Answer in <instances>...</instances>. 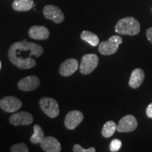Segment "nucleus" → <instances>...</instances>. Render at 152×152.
<instances>
[{
  "instance_id": "7",
  "label": "nucleus",
  "mask_w": 152,
  "mask_h": 152,
  "mask_svg": "<svg viewBox=\"0 0 152 152\" xmlns=\"http://www.w3.org/2000/svg\"><path fill=\"white\" fill-rule=\"evenodd\" d=\"M0 107L6 112L13 113L22 107V102L15 96H5L0 100Z\"/></svg>"
},
{
  "instance_id": "6",
  "label": "nucleus",
  "mask_w": 152,
  "mask_h": 152,
  "mask_svg": "<svg viewBox=\"0 0 152 152\" xmlns=\"http://www.w3.org/2000/svg\"><path fill=\"white\" fill-rule=\"evenodd\" d=\"M43 14L45 18L57 24L62 23L65 18L62 11L54 5L45 6L43 9Z\"/></svg>"
},
{
  "instance_id": "11",
  "label": "nucleus",
  "mask_w": 152,
  "mask_h": 152,
  "mask_svg": "<svg viewBox=\"0 0 152 152\" xmlns=\"http://www.w3.org/2000/svg\"><path fill=\"white\" fill-rule=\"evenodd\" d=\"M11 124L18 126V125H28L33 122V117L32 114L28 112L21 111L13 114L9 118Z\"/></svg>"
},
{
  "instance_id": "19",
  "label": "nucleus",
  "mask_w": 152,
  "mask_h": 152,
  "mask_svg": "<svg viewBox=\"0 0 152 152\" xmlns=\"http://www.w3.org/2000/svg\"><path fill=\"white\" fill-rule=\"evenodd\" d=\"M34 133L30 137V142L34 144H40L44 139V132L39 125H35L33 127Z\"/></svg>"
},
{
  "instance_id": "25",
  "label": "nucleus",
  "mask_w": 152,
  "mask_h": 152,
  "mask_svg": "<svg viewBox=\"0 0 152 152\" xmlns=\"http://www.w3.org/2000/svg\"><path fill=\"white\" fill-rule=\"evenodd\" d=\"M1 61H0V70H1Z\"/></svg>"
},
{
  "instance_id": "2",
  "label": "nucleus",
  "mask_w": 152,
  "mask_h": 152,
  "mask_svg": "<svg viewBox=\"0 0 152 152\" xmlns=\"http://www.w3.org/2000/svg\"><path fill=\"white\" fill-rule=\"evenodd\" d=\"M115 32L122 35H136L140 31V24L133 17H126L118 20L115 26Z\"/></svg>"
},
{
  "instance_id": "9",
  "label": "nucleus",
  "mask_w": 152,
  "mask_h": 152,
  "mask_svg": "<svg viewBox=\"0 0 152 152\" xmlns=\"http://www.w3.org/2000/svg\"><path fill=\"white\" fill-rule=\"evenodd\" d=\"M84 118V115L81 111L75 110L68 112L66 115L64 124L68 130H74L80 124Z\"/></svg>"
},
{
  "instance_id": "16",
  "label": "nucleus",
  "mask_w": 152,
  "mask_h": 152,
  "mask_svg": "<svg viewBox=\"0 0 152 152\" xmlns=\"http://www.w3.org/2000/svg\"><path fill=\"white\" fill-rule=\"evenodd\" d=\"M33 0H14L12 8L16 11H28L33 8Z\"/></svg>"
},
{
  "instance_id": "22",
  "label": "nucleus",
  "mask_w": 152,
  "mask_h": 152,
  "mask_svg": "<svg viewBox=\"0 0 152 152\" xmlns=\"http://www.w3.org/2000/svg\"><path fill=\"white\" fill-rule=\"evenodd\" d=\"M73 151L74 152H95L96 149L94 147H90L89 149H84L81 147L80 145L78 144H76L73 146Z\"/></svg>"
},
{
  "instance_id": "18",
  "label": "nucleus",
  "mask_w": 152,
  "mask_h": 152,
  "mask_svg": "<svg viewBox=\"0 0 152 152\" xmlns=\"http://www.w3.org/2000/svg\"><path fill=\"white\" fill-rule=\"evenodd\" d=\"M117 130V125L115 122L112 121H107L104 125L103 128L102 130V136L105 138H109L113 135Z\"/></svg>"
},
{
  "instance_id": "24",
  "label": "nucleus",
  "mask_w": 152,
  "mask_h": 152,
  "mask_svg": "<svg viewBox=\"0 0 152 152\" xmlns=\"http://www.w3.org/2000/svg\"><path fill=\"white\" fill-rule=\"evenodd\" d=\"M146 35H147V39H149V41L152 44V27L147 30Z\"/></svg>"
},
{
  "instance_id": "12",
  "label": "nucleus",
  "mask_w": 152,
  "mask_h": 152,
  "mask_svg": "<svg viewBox=\"0 0 152 152\" xmlns=\"http://www.w3.org/2000/svg\"><path fill=\"white\" fill-rule=\"evenodd\" d=\"M79 64L75 58H68L64 61L61 64L59 68V73L64 77H68L75 73L78 68Z\"/></svg>"
},
{
  "instance_id": "5",
  "label": "nucleus",
  "mask_w": 152,
  "mask_h": 152,
  "mask_svg": "<svg viewBox=\"0 0 152 152\" xmlns=\"http://www.w3.org/2000/svg\"><path fill=\"white\" fill-rule=\"evenodd\" d=\"M99 57L94 54H85L83 56L80 65V71L83 75H88L97 67Z\"/></svg>"
},
{
  "instance_id": "3",
  "label": "nucleus",
  "mask_w": 152,
  "mask_h": 152,
  "mask_svg": "<svg viewBox=\"0 0 152 152\" xmlns=\"http://www.w3.org/2000/svg\"><path fill=\"white\" fill-rule=\"evenodd\" d=\"M123 42L121 36L113 35L108 41H104L99 44V52L102 55H111L115 54L119 48V45Z\"/></svg>"
},
{
  "instance_id": "21",
  "label": "nucleus",
  "mask_w": 152,
  "mask_h": 152,
  "mask_svg": "<svg viewBox=\"0 0 152 152\" xmlns=\"http://www.w3.org/2000/svg\"><path fill=\"white\" fill-rule=\"evenodd\" d=\"M122 147V142L121 140H118V139H114L111 142L110 144L109 149L110 151L112 152H116L119 151V149H121Z\"/></svg>"
},
{
  "instance_id": "10",
  "label": "nucleus",
  "mask_w": 152,
  "mask_h": 152,
  "mask_svg": "<svg viewBox=\"0 0 152 152\" xmlns=\"http://www.w3.org/2000/svg\"><path fill=\"white\" fill-rule=\"evenodd\" d=\"M40 84V81L37 76L30 75L20 80L18 83V87L23 92H30L36 90Z\"/></svg>"
},
{
  "instance_id": "13",
  "label": "nucleus",
  "mask_w": 152,
  "mask_h": 152,
  "mask_svg": "<svg viewBox=\"0 0 152 152\" xmlns=\"http://www.w3.org/2000/svg\"><path fill=\"white\" fill-rule=\"evenodd\" d=\"M39 144L43 151L46 152H60L61 151L60 142L53 137H45Z\"/></svg>"
},
{
  "instance_id": "8",
  "label": "nucleus",
  "mask_w": 152,
  "mask_h": 152,
  "mask_svg": "<svg viewBox=\"0 0 152 152\" xmlns=\"http://www.w3.org/2000/svg\"><path fill=\"white\" fill-rule=\"evenodd\" d=\"M137 127V121L132 115H127L120 120L117 125L118 132H130L136 130Z\"/></svg>"
},
{
  "instance_id": "17",
  "label": "nucleus",
  "mask_w": 152,
  "mask_h": 152,
  "mask_svg": "<svg viewBox=\"0 0 152 152\" xmlns=\"http://www.w3.org/2000/svg\"><path fill=\"white\" fill-rule=\"evenodd\" d=\"M80 37L83 40L89 43L92 47L97 46L99 43V39L98 36L96 34L91 33V32L87 31V30L83 31V33H81Z\"/></svg>"
},
{
  "instance_id": "1",
  "label": "nucleus",
  "mask_w": 152,
  "mask_h": 152,
  "mask_svg": "<svg viewBox=\"0 0 152 152\" xmlns=\"http://www.w3.org/2000/svg\"><path fill=\"white\" fill-rule=\"evenodd\" d=\"M42 47L26 39L16 42L9 49V61L20 69H30L35 67L36 61L32 56L39 57L43 54Z\"/></svg>"
},
{
  "instance_id": "14",
  "label": "nucleus",
  "mask_w": 152,
  "mask_h": 152,
  "mask_svg": "<svg viewBox=\"0 0 152 152\" xmlns=\"http://www.w3.org/2000/svg\"><path fill=\"white\" fill-rule=\"evenodd\" d=\"M49 31L48 28L45 26H32L28 31V35L32 39L37 40H45L49 37Z\"/></svg>"
},
{
  "instance_id": "23",
  "label": "nucleus",
  "mask_w": 152,
  "mask_h": 152,
  "mask_svg": "<svg viewBox=\"0 0 152 152\" xmlns=\"http://www.w3.org/2000/svg\"><path fill=\"white\" fill-rule=\"evenodd\" d=\"M146 113H147L148 117L152 118V103L149 104V106H147V110H146Z\"/></svg>"
},
{
  "instance_id": "15",
  "label": "nucleus",
  "mask_w": 152,
  "mask_h": 152,
  "mask_svg": "<svg viewBox=\"0 0 152 152\" xmlns=\"http://www.w3.org/2000/svg\"><path fill=\"white\" fill-rule=\"evenodd\" d=\"M145 74L144 72L141 68H136L133 70L130 80H129V85L132 89H137L144 82Z\"/></svg>"
},
{
  "instance_id": "20",
  "label": "nucleus",
  "mask_w": 152,
  "mask_h": 152,
  "mask_svg": "<svg viewBox=\"0 0 152 152\" xmlns=\"http://www.w3.org/2000/svg\"><path fill=\"white\" fill-rule=\"evenodd\" d=\"M11 152H28L29 149L26 144L18 143L13 145L11 147Z\"/></svg>"
},
{
  "instance_id": "4",
  "label": "nucleus",
  "mask_w": 152,
  "mask_h": 152,
  "mask_svg": "<svg viewBox=\"0 0 152 152\" xmlns=\"http://www.w3.org/2000/svg\"><path fill=\"white\" fill-rule=\"evenodd\" d=\"M39 106L42 111L49 117L56 118L59 114V107L54 99L51 97H43L39 100Z\"/></svg>"
}]
</instances>
